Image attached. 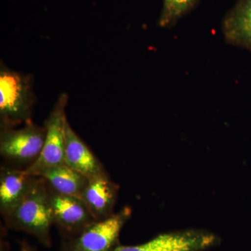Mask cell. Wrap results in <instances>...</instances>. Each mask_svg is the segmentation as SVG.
Returning a JSON list of instances; mask_svg holds the SVG:
<instances>
[{
    "label": "cell",
    "instance_id": "ba28073f",
    "mask_svg": "<svg viewBox=\"0 0 251 251\" xmlns=\"http://www.w3.org/2000/svg\"><path fill=\"white\" fill-rule=\"evenodd\" d=\"M39 176L26 170L1 167L0 171V211L9 215L30 193Z\"/></svg>",
    "mask_w": 251,
    "mask_h": 251
},
{
    "label": "cell",
    "instance_id": "8992f818",
    "mask_svg": "<svg viewBox=\"0 0 251 251\" xmlns=\"http://www.w3.org/2000/svg\"><path fill=\"white\" fill-rule=\"evenodd\" d=\"M49 199L53 224L74 237L98 221L80 197L56 192L49 185Z\"/></svg>",
    "mask_w": 251,
    "mask_h": 251
},
{
    "label": "cell",
    "instance_id": "3957f363",
    "mask_svg": "<svg viewBox=\"0 0 251 251\" xmlns=\"http://www.w3.org/2000/svg\"><path fill=\"white\" fill-rule=\"evenodd\" d=\"M68 97L63 94L50 113L45 122L46 138L40 156L26 168L31 175L40 176L44 172L54 167L65 164L64 150L67 120L65 108Z\"/></svg>",
    "mask_w": 251,
    "mask_h": 251
},
{
    "label": "cell",
    "instance_id": "5bb4252c",
    "mask_svg": "<svg viewBox=\"0 0 251 251\" xmlns=\"http://www.w3.org/2000/svg\"><path fill=\"white\" fill-rule=\"evenodd\" d=\"M29 251V249H28V247L27 246H24V247H23L22 251Z\"/></svg>",
    "mask_w": 251,
    "mask_h": 251
},
{
    "label": "cell",
    "instance_id": "7a4b0ae2",
    "mask_svg": "<svg viewBox=\"0 0 251 251\" xmlns=\"http://www.w3.org/2000/svg\"><path fill=\"white\" fill-rule=\"evenodd\" d=\"M30 76L1 67L0 122L1 129L12 128L31 121L34 103Z\"/></svg>",
    "mask_w": 251,
    "mask_h": 251
},
{
    "label": "cell",
    "instance_id": "7c38bea8",
    "mask_svg": "<svg viewBox=\"0 0 251 251\" xmlns=\"http://www.w3.org/2000/svg\"><path fill=\"white\" fill-rule=\"evenodd\" d=\"M39 176L56 192L77 197H80L90 179L67 164L50 168Z\"/></svg>",
    "mask_w": 251,
    "mask_h": 251
},
{
    "label": "cell",
    "instance_id": "6da1fadb",
    "mask_svg": "<svg viewBox=\"0 0 251 251\" xmlns=\"http://www.w3.org/2000/svg\"><path fill=\"white\" fill-rule=\"evenodd\" d=\"M10 228L32 234L41 243L51 244L50 226L53 224L49 199V185L39 176L30 193L19 205L4 216Z\"/></svg>",
    "mask_w": 251,
    "mask_h": 251
},
{
    "label": "cell",
    "instance_id": "30bf717a",
    "mask_svg": "<svg viewBox=\"0 0 251 251\" xmlns=\"http://www.w3.org/2000/svg\"><path fill=\"white\" fill-rule=\"evenodd\" d=\"M221 30L227 44L251 50V0H237L223 18Z\"/></svg>",
    "mask_w": 251,
    "mask_h": 251
},
{
    "label": "cell",
    "instance_id": "9c48e42d",
    "mask_svg": "<svg viewBox=\"0 0 251 251\" xmlns=\"http://www.w3.org/2000/svg\"><path fill=\"white\" fill-rule=\"evenodd\" d=\"M118 189L107 174L102 175L90 178L80 198L96 220L100 221L113 214Z\"/></svg>",
    "mask_w": 251,
    "mask_h": 251
},
{
    "label": "cell",
    "instance_id": "277c9868",
    "mask_svg": "<svg viewBox=\"0 0 251 251\" xmlns=\"http://www.w3.org/2000/svg\"><path fill=\"white\" fill-rule=\"evenodd\" d=\"M131 210L125 207L107 219L96 221L62 246L60 251H110L118 245L124 225Z\"/></svg>",
    "mask_w": 251,
    "mask_h": 251
},
{
    "label": "cell",
    "instance_id": "5b68a950",
    "mask_svg": "<svg viewBox=\"0 0 251 251\" xmlns=\"http://www.w3.org/2000/svg\"><path fill=\"white\" fill-rule=\"evenodd\" d=\"M45 138V126H39L31 121L20 129H1L0 153L9 161L29 163V166L40 156Z\"/></svg>",
    "mask_w": 251,
    "mask_h": 251
},
{
    "label": "cell",
    "instance_id": "4fadbf2b",
    "mask_svg": "<svg viewBox=\"0 0 251 251\" xmlns=\"http://www.w3.org/2000/svg\"><path fill=\"white\" fill-rule=\"evenodd\" d=\"M198 2L199 0H163L158 25L166 29L174 27L196 7Z\"/></svg>",
    "mask_w": 251,
    "mask_h": 251
},
{
    "label": "cell",
    "instance_id": "8fae6325",
    "mask_svg": "<svg viewBox=\"0 0 251 251\" xmlns=\"http://www.w3.org/2000/svg\"><path fill=\"white\" fill-rule=\"evenodd\" d=\"M64 161L67 166L89 178L106 174L98 158L72 129L69 122L66 126Z\"/></svg>",
    "mask_w": 251,
    "mask_h": 251
},
{
    "label": "cell",
    "instance_id": "52a82bcc",
    "mask_svg": "<svg viewBox=\"0 0 251 251\" xmlns=\"http://www.w3.org/2000/svg\"><path fill=\"white\" fill-rule=\"evenodd\" d=\"M216 241V236L207 232L184 231L160 234L140 245H117L110 251H202Z\"/></svg>",
    "mask_w": 251,
    "mask_h": 251
}]
</instances>
